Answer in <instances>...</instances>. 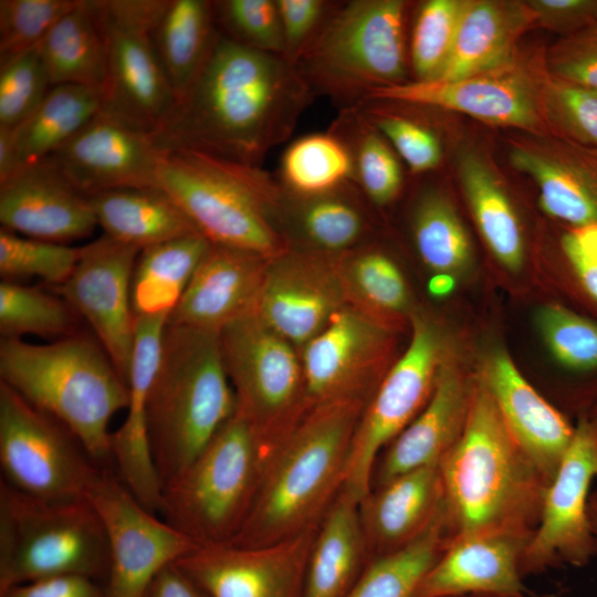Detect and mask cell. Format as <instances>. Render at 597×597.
I'll use <instances>...</instances> for the list:
<instances>
[{"mask_svg":"<svg viewBox=\"0 0 597 597\" xmlns=\"http://www.w3.org/2000/svg\"><path fill=\"white\" fill-rule=\"evenodd\" d=\"M213 9L223 35L243 46L284 57L276 0H219L213 1Z\"/></svg>","mask_w":597,"mask_h":597,"instance_id":"obj_48","label":"cell"},{"mask_svg":"<svg viewBox=\"0 0 597 597\" xmlns=\"http://www.w3.org/2000/svg\"><path fill=\"white\" fill-rule=\"evenodd\" d=\"M454 287V277L448 273H434L428 283L431 295L442 297L448 295Z\"/></svg>","mask_w":597,"mask_h":597,"instance_id":"obj_59","label":"cell"},{"mask_svg":"<svg viewBox=\"0 0 597 597\" xmlns=\"http://www.w3.org/2000/svg\"><path fill=\"white\" fill-rule=\"evenodd\" d=\"M51 86L76 84L105 87V41L91 2L78 0L38 44Z\"/></svg>","mask_w":597,"mask_h":597,"instance_id":"obj_36","label":"cell"},{"mask_svg":"<svg viewBox=\"0 0 597 597\" xmlns=\"http://www.w3.org/2000/svg\"><path fill=\"white\" fill-rule=\"evenodd\" d=\"M269 260L211 243L167 323L219 334L252 312Z\"/></svg>","mask_w":597,"mask_h":597,"instance_id":"obj_26","label":"cell"},{"mask_svg":"<svg viewBox=\"0 0 597 597\" xmlns=\"http://www.w3.org/2000/svg\"><path fill=\"white\" fill-rule=\"evenodd\" d=\"M452 597H499V596H490V595H462V596H452Z\"/></svg>","mask_w":597,"mask_h":597,"instance_id":"obj_62","label":"cell"},{"mask_svg":"<svg viewBox=\"0 0 597 597\" xmlns=\"http://www.w3.org/2000/svg\"><path fill=\"white\" fill-rule=\"evenodd\" d=\"M90 2L106 48L103 109L155 134L177 106L150 35L166 0Z\"/></svg>","mask_w":597,"mask_h":597,"instance_id":"obj_12","label":"cell"},{"mask_svg":"<svg viewBox=\"0 0 597 597\" xmlns=\"http://www.w3.org/2000/svg\"><path fill=\"white\" fill-rule=\"evenodd\" d=\"M0 222L21 235L64 244L90 235L98 226L88 198L50 157L0 185Z\"/></svg>","mask_w":597,"mask_h":597,"instance_id":"obj_22","label":"cell"},{"mask_svg":"<svg viewBox=\"0 0 597 597\" xmlns=\"http://www.w3.org/2000/svg\"><path fill=\"white\" fill-rule=\"evenodd\" d=\"M586 418L589 420L590 425L593 426L596 434H597V402L594 405V407L590 409Z\"/></svg>","mask_w":597,"mask_h":597,"instance_id":"obj_61","label":"cell"},{"mask_svg":"<svg viewBox=\"0 0 597 597\" xmlns=\"http://www.w3.org/2000/svg\"><path fill=\"white\" fill-rule=\"evenodd\" d=\"M532 535L478 533L447 542L415 597H524L521 562Z\"/></svg>","mask_w":597,"mask_h":597,"instance_id":"obj_24","label":"cell"},{"mask_svg":"<svg viewBox=\"0 0 597 597\" xmlns=\"http://www.w3.org/2000/svg\"><path fill=\"white\" fill-rule=\"evenodd\" d=\"M439 470L447 542L478 533L533 535L549 483L478 379L463 431Z\"/></svg>","mask_w":597,"mask_h":597,"instance_id":"obj_2","label":"cell"},{"mask_svg":"<svg viewBox=\"0 0 597 597\" xmlns=\"http://www.w3.org/2000/svg\"><path fill=\"white\" fill-rule=\"evenodd\" d=\"M157 188L165 191L211 243L268 259L291 245L276 226L283 192L276 176L201 151L164 150Z\"/></svg>","mask_w":597,"mask_h":597,"instance_id":"obj_6","label":"cell"},{"mask_svg":"<svg viewBox=\"0 0 597 597\" xmlns=\"http://www.w3.org/2000/svg\"><path fill=\"white\" fill-rule=\"evenodd\" d=\"M0 381L64 425L103 469H113L109 422L127 406V385L91 335L49 344L0 341Z\"/></svg>","mask_w":597,"mask_h":597,"instance_id":"obj_4","label":"cell"},{"mask_svg":"<svg viewBox=\"0 0 597 597\" xmlns=\"http://www.w3.org/2000/svg\"><path fill=\"white\" fill-rule=\"evenodd\" d=\"M407 12L404 0L339 1L295 64L313 94L344 109L407 82Z\"/></svg>","mask_w":597,"mask_h":597,"instance_id":"obj_7","label":"cell"},{"mask_svg":"<svg viewBox=\"0 0 597 597\" xmlns=\"http://www.w3.org/2000/svg\"><path fill=\"white\" fill-rule=\"evenodd\" d=\"M443 507L439 464L401 473L373 488L359 503V514L370 558L411 543Z\"/></svg>","mask_w":597,"mask_h":597,"instance_id":"obj_28","label":"cell"},{"mask_svg":"<svg viewBox=\"0 0 597 597\" xmlns=\"http://www.w3.org/2000/svg\"><path fill=\"white\" fill-rule=\"evenodd\" d=\"M328 130L346 146L353 182L375 207H386L404 186L401 159L384 135L356 108L338 109Z\"/></svg>","mask_w":597,"mask_h":597,"instance_id":"obj_37","label":"cell"},{"mask_svg":"<svg viewBox=\"0 0 597 597\" xmlns=\"http://www.w3.org/2000/svg\"><path fill=\"white\" fill-rule=\"evenodd\" d=\"M0 467L7 484L45 500L86 498L106 470L64 425L2 381Z\"/></svg>","mask_w":597,"mask_h":597,"instance_id":"obj_11","label":"cell"},{"mask_svg":"<svg viewBox=\"0 0 597 597\" xmlns=\"http://www.w3.org/2000/svg\"><path fill=\"white\" fill-rule=\"evenodd\" d=\"M533 21L526 4L467 1L449 57L434 80L454 81L510 66L516 39Z\"/></svg>","mask_w":597,"mask_h":597,"instance_id":"obj_29","label":"cell"},{"mask_svg":"<svg viewBox=\"0 0 597 597\" xmlns=\"http://www.w3.org/2000/svg\"><path fill=\"white\" fill-rule=\"evenodd\" d=\"M478 380L514 440L551 483L572 443L576 423L547 401L502 350L489 356Z\"/></svg>","mask_w":597,"mask_h":597,"instance_id":"obj_25","label":"cell"},{"mask_svg":"<svg viewBox=\"0 0 597 597\" xmlns=\"http://www.w3.org/2000/svg\"><path fill=\"white\" fill-rule=\"evenodd\" d=\"M534 20L567 35L597 24V0H533Z\"/></svg>","mask_w":597,"mask_h":597,"instance_id":"obj_55","label":"cell"},{"mask_svg":"<svg viewBox=\"0 0 597 597\" xmlns=\"http://www.w3.org/2000/svg\"><path fill=\"white\" fill-rule=\"evenodd\" d=\"M366 556L359 502L341 490L317 527L302 597H345L363 573Z\"/></svg>","mask_w":597,"mask_h":597,"instance_id":"obj_30","label":"cell"},{"mask_svg":"<svg viewBox=\"0 0 597 597\" xmlns=\"http://www.w3.org/2000/svg\"><path fill=\"white\" fill-rule=\"evenodd\" d=\"M350 304L386 322L406 313L410 294L398 265L383 251L359 245L341 256Z\"/></svg>","mask_w":597,"mask_h":597,"instance_id":"obj_41","label":"cell"},{"mask_svg":"<svg viewBox=\"0 0 597 597\" xmlns=\"http://www.w3.org/2000/svg\"><path fill=\"white\" fill-rule=\"evenodd\" d=\"M87 198L104 233L139 250L200 233L182 209L156 187L118 188Z\"/></svg>","mask_w":597,"mask_h":597,"instance_id":"obj_31","label":"cell"},{"mask_svg":"<svg viewBox=\"0 0 597 597\" xmlns=\"http://www.w3.org/2000/svg\"><path fill=\"white\" fill-rule=\"evenodd\" d=\"M87 496L108 536L104 597H146L161 569L198 546L140 504L113 469L103 471Z\"/></svg>","mask_w":597,"mask_h":597,"instance_id":"obj_14","label":"cell"},{"mask_svg":"<svg viewBox=\"0 0 597 597\" xmlns=\"http://www.w3.org/2000/svg\"><path fill=\"white\" fill-rule=\"evenodd\" d=\"M317 527L264 546L198 545L175 564L209 597H302Z\"/></svg>","mask_w":597,"mask_h":597,"instance_id":"obj_19","label":"cell"},{"mask_svg":"<svg viewBox=\"0 0 597 597\" xmlns=\"http://www.w3.org/2000/svg\"><path fill=\"white\" fill-rule=\"evenodd\" d=\"M443 363V342L427 317L411 315V338L368 400L353 439L342 490L357 502L370 492L377 458L421 411Z\"/></svg>","mask_w":597,"mask_h":597,"instance_id":"obj_13","label":"cell"},{"mask_svg":"<svg viewBox=\"0 0 597 597\" xmlns=\"http://www.w3.org/2000/svg\"><path fill=\"white\" fill-rule=\"evenodd\" d=\"M588 517L597 547V490L590 493L588 500Z\"/></svg>","mask_w":597,"mask_h":597,"instance_id":"obj_60","label":"cell"},{"mask_svg":"<svg viewBox=\"0 0 597 597\" xmlns=\"http://www.w3.org/2000/svg\"><path fill=\"white\" fill-rule=\"evenodd\" d=\"M80 248L21 235L0 227V275L4 281L38 277L62 285L72 274Z\"/></svg>","mask_w":597,"mask_h":597,"instance_id":"obj_45","label":"cell"},{"mask_svg":"<svg viewBox=\"0 0 597 597\" xmlns=\"http://www.w3.org/2000/svg\"><path fill=\"white\" fill-rule=\"evenodd\" d=\"M411 231L419 256L434 273L454 275L471 264L467 231L451 202L439 191L429 189L419 196Z\"/></svg>","mask_w":597,"mask_h":597,"instance_id":"obj_42","label":"cell"},{"mask_svg":"<svg viewBox=\"0 0 597 597\" xmlns=\"http://www.w3.org/2000/svg\"><path fill=\"white\" fill-rule=\"evenodd\" d=\"M218 34L213 1L166 0L150 35L177 104L197 78Z\"/></svg>","mask_w":597,"mask_h":597,"instance_id":"obj_33","label":"cell"},{"mask_svg":"<svg viewBox=\"0 0 597 597\" xmlns=\"http://www.w3.org/2000/svg\"><path fill=\"white\" fill-rule=\"evenodd\" d=\"M555 78L597 91V24L566 35L549 57Z\"/></svg>","mask_w":597,"mask_h":597,"instance_id":"obj_53","label":"cell"},{"mask_svg":"<svg viewBox=\"0 0 597 597\" xmlns=\"http://www.w3.org/2000/svg\"><path fill=\"white\" fill-rule=\"evenodd\" d=\"M265 455L249 423L235 412L163 488L165 521L197 545L229 543L250 509Z\"/></svg>","mask_w":597,"mask_h":597,"instance_id":"obj_9","label":"cell"},{"mask_svg":"<svg viewBox=\"0 0 597 597\" xmlns=\"http://www.w3.org/2000/svg\"><path fill=\"white\" fill-rule=\"evenodd\" d=\"M276 178L287 192L311 197L353 181L350 156L331 130L303 135L284 149Z\"/></svg>","mask_w":597,"mask_h":597,"instance_id":"obj_40","label":"cell"},{"mask_svg":"<svg viewBox=\"0 0 597 597\" xmlns=\"http://www.w3.org/2000/svg\"><path fill=\"white\" fill-rule=\"evenodd\" d=\"M362 197L353 181L311 197L295 196L283 189L277 228L281 232L284 224L290 223L295 237L305 244L304 249L347 252L362 245L368 229L367 217L358 200Z\"/></svg>","mask_w":597,"mask_h":597,"instance_id":"obj_32","label":"cell"},{"mask_svg":"<svg viewBox=\"0 0 597 597\" xmlns=\"http://www.w3.org/2000/svg\"><path fill=\"white\" fill-rule=\"evenodd\" d=\"M0 597H104V588L88 577L61 575L12 586Z\"/></svg>","mask_w":597,"mask_h":597,"instance_id":"obj_56","label":"cell"},{"mask_svg":"<svg viewBox=\"0 0 597 597\" xmlns=\"http://www.w3.org/2000/svg\"><path fill=\"white\" fill-rule=\"evenodd\" d=\"M283 40L284 57L296 64L328 21L339 1L276 0Z\"/></svg>","mask_w":597,"mask_h":597,"instance_id":"obj_52","label":"cell"},{"mask_svg":"<svg viewBox=\"0 0 597 597\" xmlns=\"http://www.w3.org/2000/svg\"><path fill=\"white\" fill-rule=\"evenodd\" d=\"M104 100L102 87L51 86L40 105L12 128L18 171L52 156L103 108Z\"/></svg>","mask_w":597,"mask_h":597,"instance_id":"obj_34","label":"cell"},{"mask_svg":"<svg viewBox=\"0 0 597 597\" xmlns=\"http://www.w3.org/2000/svg\"><path fill=\"white\" fill-rule=\"evenodd\" d=\"M18 171L12 128L0 127V185Z\"/></svg>","mask_w":597,"mask_h":597,"instance_id":"obj_58","label":"cell"},{"mask_svg":"<svg viewBox=\"0 0 597 597\" xmlns=\"http://www.w3.org/2000/svg\"><path fill=\"white\" fill-rule=\"evenodd\" d=\"M78 0H0V62L36 46Z\"/></svg>","mask_w":597,"mask_h":597,"instance_id":"obj_50","label":"cell"},{"mask_svg":"<svg viewBox=\"0 0 597 597\" xmlns=\"http://www.w3.org/2000/svg\"><path fill=\"white\" fill-rule=\"evenodd\" d=\"M314 98L296 65L219 31L193 84L155 136L163 150L185 148L262 167Z\"/></svg>","mask_w":597,"mask_h":597,"instance_id":"obj_1","label":"cell"},{"mask_svg":"<svg viewBox=\"0 0 597 597\" xmlns=\"http://www.w3.org/2000/svg\"><path fill=\"white\" fill-rule=\"evenodd\" d=\"M562 250L582 293L597 307V224L572 228Z\"/></svg>","mask_w":597,"mask_h":597,"instance_id":"obj_54","label":"cell"},{"mask_svg":"<svg viewBox=\"0 0 597 597\" xmlns=\"http://www.w3.org/2000/svg\"><path fill=\"white\" fill-rule=\"evenodd\" d=\"M548 484L538 524L521 562L523 577L569 565L583 567L597 555L588 517L591 482L597 478V434L586 417Z\"/></svg>","mask_w":597,"mask_h":597,"instance_id":"obj_15","label":"cell"},{"mask_svg":"<svg viewBox=\"0 0 597 597\" xmlns=\"http://www.w3.org/2000/svg\"><path fill=\"white\" fill-rule=\"evenodd\" d=\"M237 413L268 454L308 412L300 350L248 313L219 332Z\"/></svg>","mask_w":597,"mask_h":597,"instance_id":"obj_10","label":"cell"},{"mask_svg":"<svg viewBox=\"0 0 597 597\" xmlns=\"http://www.w3.org/2000/svg\"><path fill=\"white\" fill-rule=\"evenodd\" d=\"M541 597H556L554 595H544V596H541Z\"/></svg>","mask_w":597,"mask_h":597,"instance_id":"obj_63","label":"cell"},{"mask_svg":"<svg viewBox=\"0 0 597 597\" xmlns=\"http://www.w3.org/2000/svg\"><path fill=\"white\" fill-rule=\"evenodd\" d=\"M390 324L347 304L310 339L300 356L310 409L342 400L368 401L387 373Z\"/></svg>","mask_w":597,"mask_h":597,"instance_id":"obj_16","label":"cell"},{"mask_svg":"<svg viewBox=\"0 0 597 597\" xmlns=\"http://www.w3.org/2000/svg\"><path fill=\"white\" fill-rule=\"evenodd\" d=\"M235 412L219 334L166 323L147 405L149 447L163 488Z\"/></svg>","mask_w":597,"mask_h":597,"instance_id":"obj_5","label":"cell"},{"mask_svg":"<svg viewBox=\"0 0 597 597\" xmlns=\"http://www.w3.org/2000/svg\"><path fill=\"white\" fill-rule=\"evenodd\" d=\"M465 3L427 0L419 4L408 46L415 81H430L439 75L451 52Z\"/></svg>","mask_w":597,"mask_h":597,"instance_id":"obj_44","label":"cell"},{"mask_svg":"<svg viewBox=\"0 0 597 597\" xmlns=\"http://www.w3.org/2000/svg\"><path fill=\"white\" fill-rule=\"evenodd\" d=\"M447 543L443 507L428 528L395 552L370 558L345 597H415Z\"/></svg>","mask_w":597,"mask_h":597,"instance_id":"obj_39","label":"cell"},{"mask_svg":"<svg viewBox=\"0 0 597 597\" xmlns=\"http://www.w3.org/2000/svg\"><path fill=\"white\" fill-rule=\"evenodd\" d=\"M461 184L478 228L496 260L511 272L524 261V240L512 203L489 166L465 153L459 160Z\"/></svg>","mask_w":597,"mask_h":597,"instance_id":"obj_38","label":"cell"},{"mask_svg":"<svg viewBox=\"0 0 597 597\" xmlns=\"http://www.w3.org/2000/svg\"><path fill=\"white\" fill-rule=\"evenodd\" d=\"M536 324L557 363L577 376L597 374V320L559 304L541 307Z\"/></svg>","mask_w":597,"mask_h":597,"instance_id":"obj_46","label":"cell"},{"mask_svg":"<svg viewBox=\"0 0 597 597\" xmlns=\"http://www.w3.org/2000/svg\"><path fill=\"white\" fill-rule=\"evenodd\" d=\"M51 83L38 45L0 62V127L14 128L43 101Z\"/></svg>","mask_w":597,"mask_h":597,"instance_id":"obj_49","label":"cell"},{"mask_svg":"<svg viewBox=\"0 0 597 597\" xmlns=\"http://www.w3.org/2000/svg\"><path fill=\"white\" fill-rule=\"evenodd\" d=\"M108 562L106 527L88 496L39 499L0 480V593L61 575L104 584Z\"/></svg>","mask_w":597,"mask_h":597,"instance_id":"obj_8","label":"cell"},{"mask_svg":"<svg viewBox=\"0 0 597 597\" xmlns=\"http://www.w3.org/2000/svg\"><path fill=\"white\" fill-rule=\"evenodd\" d=\"M473 384L455 365L442 363L427 404L377 458L371 489L401 473L440 463L463 431Z\"/></svg>","mask_w":597,"mask_h":597,"instance_id":"obj_27","label":"cell"},{"mask_svg":"<svg viewBox=\"0 0 597 597\" xmlns=\"http://www.w3.org/2000/svg\"><path fill=\"white\" fill-rule=\"evenodd\" d=\"M369 98L459 112L492 125L532 129L540 123L530 81L511 66L454 81H407Z\"/></svg>","mask_w":597,"mask_h":597,"instance_id":"obj_23","label":"cell"},{"mask_svg":"<svg viewBox=\"0 0 597 597\" xmlns=\"http://www.w3.org/2000/svg\"><path fill=\"white\" fill-rule=\"evenodd\" d=\"M368 401L313 407L266 454L239 546H264L317 524L344 485L353 439Z\"/></svg>","mask_w":597,"mask_h":597,"instance_id":"obj_3","label":"cell"},{"mask_svg":"<svg viewBox=\"0 0 597 597\" xmlns=\"http://www.w3.org/2000/svg\"><path fill=\"white\" fill-rule=\"evenodd\" d=\"M77 314L59 294L19 282L0 283L1 338L24 335L65 337L75 333Z\"/></svg>","mask_w":597,"mask_h":597,"instance_id":"obj_43","label":"cell"},{"mask_svg":"<svg viewBox=\"0 0 597 597\" xmlns=\"http://www.w3.org/2000/svg\"><path fill=\"white\" fill-rule=\"evenodd\" d=\"M163 155L153 132L102 108L50 158L88 197L118 188H157Z\"/></svg>","mask_w":597,"mask_h":597,"instance_id":"obj_20","label":"cell"},{"mask_svg":"<svg viewBox=\"0 0 597 597\" xmlns=\"http://www.w3.org/2000/svg\"><path fill=\"white\" fill-rule=\"evenodd\" d=\"M80 249L72 274L54 291L90 324L126 383L136 329L130 281L140 250L105 233Z\"/></svg>","mask_w":597,"mask_h":597,"instance_id":"obj_18","label":"cell"},{"mask_svg":"<svg viewBox=\"0 0 597 597\" xmlns=\"http://www.w3.org/2000/svg\"><path fill=\"white\" fill-rule=\"evenodd\" d=\"M210 245L205 235L197 233L142 249L130 281L135 316L170 314Z\"/></svg>","mask_w":597,"mask_h":597,"instance_id":"obj_35","label":"cell"},{"mask_svg":"<svg viewBox=\"0 0 597 597\" xmlns=\"http://www.w3.org/2000/svg\"><path fill=\"white\" fill-rule=\"evenodd\" d=\"M168 316L169 313H159L136 317L135 343L126 380V416L111 438L115 474L137 501L154 513L160 512L163 485L149 447L147 405Z\"/></svg>","mask_w":597,"mask_h":597,"instance_id":"obj_21","label":"cell"},{"mask_svg":"<svg viewBox=\"0 0 597 597\" xmlns=\"http://www.w3.org/2000/svg\"><path fill=\"white\" fill-rule=\"evenodd\" d=\"M341 256L290 248L270 259L252 313L300 350L350 304Z\"/></svg>","mask_w":597,"mask_h":597,"instance_id":"obj_17","label":"cell"},{"mask_svg":"<svg viewBox=\"0 0 597 597\" xmlns=\"http://www.w3.org/2000/svg\"><path fill=\"white\" fill-rule=\"evenodd\" d=\"M146 597H209L175 563L159 572Z\"/></svg>","mask_w":597,"mask_h":597,"instance_id":"obj_57","label":"cell"},{"mask_svg":"<svg viewBox=\"0 0 597 597\" xmlns=\"http://www.w3.org/2000/svg\"><path fill=\"white\" fill-rule=\"evenodd\" d=\"M548 108L574 142L597 151V91L555 78L548 87Z\"/></svg>","mask_w":597,"mask_h":597,"instance_id":"obj_51","label":"cell"},{"mask_svg":"<svg viewBox=\"0 0 597 597\" xmlns=\"http://www.w3.org/2000/svg\"><path fill=\"white\" fill-rule=\"evenodd\" d=\"M355 107L384 135L411 174H426L440 165L441 142L428 125L390 109L381 100H365Z\"/></svg>","mask_w":597,"mask_h":597,"instance_id":"obj_47","label":"cell"}]
</instances>
